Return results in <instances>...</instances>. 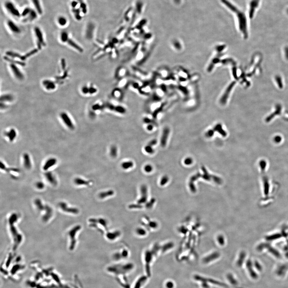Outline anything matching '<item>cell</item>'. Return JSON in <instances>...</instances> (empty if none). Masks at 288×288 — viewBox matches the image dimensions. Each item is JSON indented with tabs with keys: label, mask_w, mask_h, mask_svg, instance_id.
Returning <instances> with one entry per match:
<instances>
[{
	"label": "cell",
	"mask_w": 288,
	"mask_h": 288,
	"mask_svg": "<svg viewBox=\"0 0 288 288\" xmlns=\"http://www.w3.org/2000/svg\"><path fill=\"white\" fill-rule=\"evenodd\" d=\"M19 217L16 213L11 214L9 219V224L10 233L12 238L13 248L16 249L22 241V235L19 232L14 223L17 222Z\"/></svg>",
	"instance_id": "1"
},
{
	"label": "cell",
	"mask_w": 288,
	"mask_h": 288,
	"mask_svg": "<svg viewBox=\"0 0 288 288\" xmlns=\"http://www.w3.org/2000/svg\"><path fill=\"white\" fill-rule=\"evenodd\" d=\"M223 3L227 6L230 9H231L233 12H234L236 15V16L237 17L238 22H239V25L240 28H241V30L243 31H245L246 29V15L244 14V12H242L240 9H238L237 7L235 5H233L231 3L226 1L223 0Z\"/></svg>",
	"instance_id": "2"
},
{
	"label": "cell",
	"mask_w": 288,
	"mask_h": 288,
	"mask_svg": "<svg viewBox=\"0 0 288 288\" xmlns=\"http://www.w3.org/2000/svg\"><path fill=\"white\" fill-rule=\"evenodd\" d=\"M34 202L38 211L40 212L44 211L43 213L44 215L42 216V220L44 222H48L53 217V212L52 208L47 205H44L39 199L35 200Z\"/></svg>",
	"instance_id": "3"
},
{
	"label": "cell",
	"mask_w": 288,
	"mask_h": 288,
	"mask_svg": "<svg viewBox=\"0 0 288 288\" xmlns=\"http://www.w3.org/2000/svg\"><path fill=\"white\" fill-rule=\"evenodd\" d=\"M193 279L196 282H204L206 283L211 286H215L221 287L222 288H226L227 287V285L225 284L224 283L221 282L217 280L202 276L199 274H195L193 276Z\"/></svg>",
	"instance_id": "4"
},
{
	"label": "cell",
	"mask_w": 288,
	"mask_h": 288,
	"mask_svg": "<svg viewBox=\"0 0 288 288\" xmlns=\"http://www.w3.org/2000/svg\"><path fill=\"white\" fill-rule=\"evenodd\" d=\"M34 33L36 38L37 49L38 50H41L42 47L46 46L43 32L39 27L36 26L34 28Z\"/></svg>",
	"instance_id": "5"
},
{
	"label": "cell",
	"mask_w": 288,
	"mask_h": 288,
	"mask_svg": "<svg viewBox=\"0 0 288 288\" xmlns=\"http://www.w3.org/2000/svg\"><path fill=\"white\" fill-rule=\"evenodd\" d=\"M4 6L7 12L12 16L16 18L21 17V13H20L14 3L11 1H6L4 4Z\"/></svg>",
	"instance_id": "6"
},
{
	"label": "cell",
	"mask_w": 288,
	"mask_h": 288,
	"mask_svg": "<svg viewBox=\"0 0 288 288\" xmlns=\"http://www.w3.org/2000/svg\"><path fill=\"white\" fill-rule=\"evenodd\" d=\"M80 229H81V226H76L73 228L68 232V236H69L70 241L69 245V249L70 250H73V249H74L77 243L76 236Z\"/></svg>",
	"instance_id": "7"
},
{
	"label": "cell",
	"mask_w": 288,
	"mask_h": 288,
	"mask_svg": "<svg viewBox=\"0 0 288 288\" xmlns=\"http://www.w3.org/2000/svg\"><path fill=\"white\" fill-rule=\"evenodd\" d=\"M9 67L11 72L14 77L19 81H23L24 79L25 76L22 72L21 70L16 64L10 63Z\"/></svg>",
	"instance_id": "8"
},
{
	"label": "cell",
	"mask_w": 288,
	"mask_h": 288,
	"mask_svg": "<svg viewBox=\"0 0 288 288\" xmlns=\"http://www.w3.org/2000/svg\"><path fill=\"white\" fill-rule=\"evenodd\" d=\"M60 116L63 123L69 129L71 130L74 129V125L68 114L63 112L60 114Z\"/></svg>",
	"instance_id": "9"
},
{
	"label": "cell",
	"mask_w": 288,
	"mask_h": 288,
	"mask_svg": "<svg viewBox=\"0 0 288 288\" xmlns=\"http://www.w3.org/2000/svg\"><path fill=\"white\" fill-rule=\"evenodd\" d=\"M261 0H250L249 4V15L250 17L252 18L257 9L259 8Z\"/></svg>",
	"instance_id": "10"
},
{
	"label": "cell",
	"mask_w": 288,
	"mask_h": 288,
	"mask_svg": "<svg viewBox=\"0 0 288 288\" xmlns=\"http://www.w3.org/2000/svg\"><path fill=\"white\" fill-rule=\"evenodd\" d=\"M59 206L62 211L67 213L77 214L79 213V211L77 209L69 207L66 202H60Z\"/></svg>",
	"instance_id": "11"
},
{
	"label": "cell",
	"mask_w": 288,
	"mask_h": 288,
	"mask_svg": "<svg viewBox=\"0 0 288 288\" xmlns=\"http://www.w3.org/2000/svg\"><path fill=\"white\" fill-rule=\"evenodd\" d=\"M7 27L9 30L13 34L19 35L21 33V30L20 27L14 22L11 20L7 21Z\"/></svg>",
	"instance_id": "12"
},
{
	"label": "cell",
	"mask_w": 288,
	"mask_h": 288,
	"mask_svg": "<svg viewBox=\"0 0 288 288\" xmlns=\"http://www.w3.org/2000/svg\"><path fill=\"white\" fill-rule=\"evenodd\" d=\"M42 84L44 89L48 91L55 90L56 88V83L52 80H44L42 82Z\"/></svg>",
	"instance_id": "13"
},
{
	"label": "cell",
	"mask_w": 288,
	"mask_h": 288,
	"mask_svg": "<svg viewBox=\"0 0 288 288\" xmlns=\"http://www.w3.org/2000/svg\"><path fill=\"white\" fill-rule=\"evenodd\" d=\"M57 163V160L55 158H50L46 161L43 165V169L44 171H47L50 168L53 167Z\"/></svg>",
	"instance_id": "14"
},
{
	"label": "cell",
	"mask_w": 288,
	"mask_h": 288,
	"mask_svg": "<svg viewBox=\"0 0 288 288\" xmlns=\"http://www.w3.org/2000/svg\"><path fill=\"white\" fill-rule=\"evenodd\" d=\"M226 281L232 285H236L238 284V281L234 275L231 272L226 273L225 275Z\"/></svg>",
	"instance_id": "15"
},
{
	"label": "cell",
	"mask_w": 288,
	"mask_h": 288,
	"mask_svg": "<svg viewBox=\"0 0 288 288\" xmlns=\"http://www.w3.org/2000/svg\"><path fill=\"white\" fill-rule=\"evenodd\" d=\"M23 159L25 168L28 170L31 169L32 167V164L29 155L27 153H25L23 155Z\"/></svg>",
	"instance_id": "16"
},
{
	"label": "cell",
	"mask_w": 288,
	"mask_h": 288,
	"mask_svg": "<svg viewBox=\"0 0 288 288\" xmlns=\"http://www.w3.org/2000/svg\"><path fill=\"white\" fill-rule=\"evenodd\" d=\"M66 43L70 47L74 49L75 50L79 52H83V49L82 48V47H81L77 43H76L75 41H74L73 40H72L71 38H70Z\"/></svg>",
	"instance_id": "17"
},
{
	"label": "cell",
	"mask_w": 288,
	"mask_h": 288,
	"mask_svg": "<svg viewBox=\"0 0 288 288\" xmlns=\"http://www.w3.org/2000/svg\"><path fill=\"white\" fill-rule=\"evenodd\" d=\"M31 1L35 7V10L38 12V14H42L43 13V11L40 0H31Z\"/></svg>",
	"instance_id": "18"
},
{
	"label": "cell",
	"mask_w": 288,
	"mask_h": 288,
	"mask_svg": "<svg viewBox=\"0 0 288 288\" xmlns=\"http://www.w3.org/2000/svg\"><path fill=\"white\" fill-rule=\"evenodd\" d=\"M5 135L9 139V141L12 142L16 139L17 136V133L14 129H11L6 133Z\"/></svg>",
	"instance_id": "19"
},
{
	"label": "cell",
	"mask_w": 288,
	"mask_h": 288,
	"mask_svg": "<svg viewBox=\"0 0 288 288\" xmlns=\"http://www.w3.org/2000/svg\"><path fill=\"white\" fill-rule=\"evenodd\" d=\"M46 178L48 181L50 183L53 185H56L57 184V180L55 177V176L51 172H47L45 174Z\"/></svg>",
	"instance_id": "20"
},
{
	"label": "cell",
	"mask_w": 288,
	"mask_h": 288,
	"mask_svg": "<svg viewBox=\"0 0 288 288\" xmlns=\"http://www.w3.org/2000/svg\"><path fill=\"white\" fill-rule=\"evenodd\" d=\"M14 99L13 96L9 93L3 94L1 96V102L5 103L6 102H11Z\"/></svg>",
	"instance_id": "21"
},
{
	"label": "cell",
	"mask_w": 288,
	"mask_h": 288,
	"mask_svg": "<svg viewBox=\"0 0 288 288\" xmlns=\"http://www.w3.org/2000/svg\"><path fill=\"white\" fill-rule=\"evenodd\" d=\"M70 38L69 34L66 31H63L60 33V39L61 42L63 43H67Z\"/></svg>",
	"instance_id": "22"
},
{
	"label": "cell",
	"mask_w": 288,
	"mask_h": 288,
	"mask_svg": "<svg viewBox=\"0 0 288 288\" xmlns=\"http://www.w3.org/2000/svg\"><path fill=\"white\" fill-rule=\"evenodd\" d=\"M169 133V130L168 128H165L163 131V136L161 139V144L163 146H165L167 142V139Z\"/></svg>",
	"instance_id": "23"
},
{
	"label": "cell",
	"mask_w": 288,
	"mask_h": 288,
	"mask_svg": "<svg viewBox=\"0 0 288 288\" xmlns=\"http://www.w3.org/2000/svg\"><path fill=\"white\" fill-rule=\"evenodd\" d=\"M4 59L6 61H8V62H10L11 63L16 64V65H19L20 66H24L25 65V63L24 62H23V61H16V60H14L13 59H11V58L7 56L4 57Z\"/></svg>",
	"instance_id": "24"
},
{
	"label": "cell",
	"mask_w": 288,
	"mask_h": 288,
	"mask_svg": "<svg viewBox=\"0 0 288 288\" xmlns=\"http://www.w3.org/2000/svg\"><path fill=\"white\" fill-rule=\"evenodd\" d=\"M57 23L60 26L64 27L67 24L68 20L65 16H60L58 18Z\"/></svg>",
	"instance_id": "25"
},
{
	"label": "cell",
	"mask_w": 288,
	"mask_h": 288,
	"mask_svg": "<svg viewBox=\"0 0 288 288\" xmlns=\"http://www.w3.org/2000/svg\"><path fill=\"white\" fill-rule=\"evenodd\" d=\"M74 182L77 185H89L90 183L89 181H85L83 179L80 178H77L75 179Z\"/></svg>",
	"instance_id": "26"
},
{
	"label": "cell",
	"mask_w": 288,
	"mask_h": 288,
	"mask_svg": "<svg viewBox=\"0 0 288 288\" xmlns=\"http://www.w3.org/2000/svg\"><path fill=\"white\" fill-rule=\"evenodd\" d=\"M134 165V163L131 161H127L123 162L121 164V167L124 169H129V168H132Z\"/></svg>",
	"instance_id": "27"
},
{
	"label": "cell",
	"mask_w": 288,
	"mask_h": 288,
	"mask_svg": "<svg viewBox=\"0 0 288 288\" xmlns=\"http://www.w3.org/2000/svg\"><path fill=\"white\" fill-rule=\"evenodd\" d=\"M110 155L113 158H115L117 155V148L116 146L113 145L110 149Z\"/></svg>",
	"instance_id": "28"
},
{
	"label": "cell",
	"mask_w": 288,
	"mask_h": 288,
	"mask_svg": "<svg viewBox=\"0 0 288 288\" xmlns=\"http://www.w3.org/2000/svg\"><path fill=\"white\" fill-rule=\"evenodd\" d=\"M117 113H120V114H125L126 112L125 108L120 106H116L115 107V111Z\"/></svg>",
	"instance_id": "29"
},
{
	"label": "cell",
	"mask_w": 288,
	"mask_h": 288,
	"mask_svg": "<svg viewBox=\"0 0 288 288\" xmlns=\"http://www.w3.org/2000/svg\"><path fill=\"white\" fill-rule=\"evenodd\" d=\"M165 287L166 288H175V284L172 280H168L165 283Z\"/></svg>",
	"instance_id": "30"
},
{
	"label": "cell",
	"mask_w": 288,
	"mask_h": 288,
	"mask_svg": "<svg viewBox=\"0 0 288 288\" xmlns=\"http://www.w3.org/2000/svg\"><path fill=\"white\" fill-rule=\"evenodd\" d=\"M144 150L146 153L149 154H153L154 153V150L152 146L148 144L144 147Z\"/></svg>",
	"instance_id": "31"
},
{
	"label": "cell",
	"mask_w": 288,
	"mask_h": 288,
	"mask_svg": "<svg viewBox=\"0 0 288 288\" xmlns=\"http://www.w3.org/2000/svg\"><path fill=\"white\" fill-rule=\"evenodd\" d=\"M143 121L144 122V123L146 124H152L153 125H157L156 122L154 120H152V119H150V118H148V117H145V118H143Z\"/></svg>",
	"instance_id": "32"
},
{
	"label": "cell",
	"mask_w": 288,
	"mask_h": 288,
	"mask_svg": "<svg viewBox=\"0 0 288 288\" xmlns=\"http://www.w3.org/2000/svg\"><path fill=\"white\" fill-rule=\"evenodd\" d=\"M81 92L83 94H89V87L87 86H84L82 87Z\"/></svg>",
	"instance_id": "33"
},
{
	"label": "cell",
	"mask_w": 288,
	"mask_h": 288,
	"mask_svg": "<svg viewBox=\"0 0 288 288\" xmlns=\"http://www.w3.org/2000/svg\"><path fill=\"white\" fill-rule=\"evenodd\" d=\"M153 169L152 166L151 165H149V164L145 165V167H144V170H145V172H148V173L151 172L152 171Z\"/></svg>",
	"instance_id": "34"
},
{
	"label": "cell",
	"mask_w": 288,
	"mask_h": 288,
	"mask_svg": "<svg viewBox=\"0 0 288 288\" xmlns=\"http://www.w3.org/2000/svg\"><path fill=\"white\" fill-rule=\"evenodd\" d=\"M36 187L38 189L41 190L44 188V184L41 182H38L36 184Z\"/></svg>",
	"instance_id": "35"
},
{
	"label": "cell",
	"mask_w": 288,
	"mask_h": 288,
	"mask_svg": "<svg viewBox=\"0 0 288 288\" xmlns=\"http://www.w3.org/2000/svg\"><path fill=\"white\" fill-rule=\"evenodd\" d=\"M103 107L102 106L98 104H95L94 105L92 106V109L94 111H97V110H99L102 109H103Z\"/></svg>",
	"instance_id": "36"
},
{
	"label": "cell",
	"mask_w": 288,
	"mask_h": 288,
	"mask_svg": "<svg viewBox=\"0 0 288 288\" xmlns=\"http://www.w3.org/2000/svg\"><path fill=\"white\" fill-rule=\"evenodd\" d=\"M97 91V89L92 86L89 87V94H92L96 93Z\"/></svg>",
	"instance_id": "37"
},
{
	"label": "cell",
	"mask_w": 288,
	"mask_h": 288,
	"mask_svg": "<svg viewBox=\"0 0 288 288\" xmlns=\"http://www.w3.org/2000/svg\"><path fill=\"white\" fill-rule=\"evenodd\" d=\"M66 63L64 59H62L61 60V67L62 69L65 70L66 68Z\"/></svg>",
	"instance_id": "38"
},
{
	"label": "cell",
	"mask_w": 288,
	"mask_h": 288,
	"mask_svg": "<svg viewBox=\"0 0 288 288\" xmlns=\"http://www.w3.org/2000/svg\"><path fill=\"white\" fill-rule=\"evenodd\" d=\"M157 143V140H155V139H153V140H151V141H150L148 144H149V145H150V146H154L155 145H156Z\"/></svg>",
	"instance_id": "39"
},
{
	"label": "cell",
	"mask_w": 288,
	"mask_h": 288,
	"mask_svg": "<svg viewBox=\"0 0 288 288\" xmlns=\"http://www.w3.org/2000/svg\"><path fill=\"white\" fill-rule=\"evenodd\" d=\"M154 125L152 124H149L147 126L146 129L148 131H151L153 129Z\"/></svg>",
	"instance_id": "40"
},
{
	"label": "cell",
	"mask_w": 288,
	"mask_h": 288,
	"mask_svg": "<svg viewBox=\"0 0 288 288\" xmlns=\"http://www.w3.org/2000/svg\"><path fill=\"white\" fill-rule=\"evenodd\" d=\"M167 178L165 177H163V179H162L161 182V184H164L165 183V181H167Z\"/></svg>",
	"instance_id": "41"
}]
</instances>
